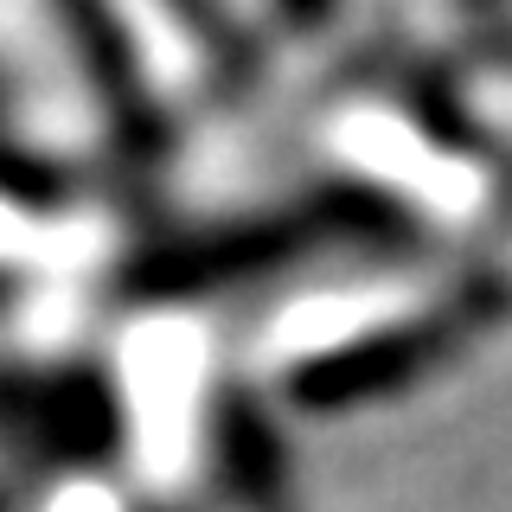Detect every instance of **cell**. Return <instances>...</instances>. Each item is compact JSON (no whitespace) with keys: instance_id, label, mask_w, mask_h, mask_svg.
<instances>
[{"instance_id":"cell-1","label":"cell","mask_w":512,"mask_h":512,"mask_svg":"<svg viewBox=\"0 0 512 512\" xmlns=\"http://www.w3.org/2000/svg\"><path fill=\"white\" fill-rule=\"evenodd\" d=\"M327 205L308 218H269V224H244V231L231 237H212V244L186 250L180 263V282H218V276H237V269H263V263H282V256H295L301 237L327 231Z\"/></svg>"},{"instance_id":"cell-2","label":"cell","mask_w":512,"mask_h":512,"mask_svg":"<svg viewBox=\"0 0 512 512\" xmlns=\"http://www.w3.org/2000/svg\"><path fill=\"white\" fill-rule=\"evenodd\" d=\"M173 13L205 39V52L218 58V84L224 90H237V84H250V77H263V58H256V45L244 39V26L231 20V13L218 7V0H173Z\"/></svg>"},{"instance_id":"cell-3","label":"cell","mask_w":512,"mask_h":512,"mask_svg":"<svg viewBox=\"0 0 512 512\" xmlns=\"http://www.w3.org/2000/svg\"><path fill=\"white\" fill-rule=\"evenodd\" d=\"M282 13H288V20H295L301 32H320V26L333 20V13H340V0H282Z\"/></svg>"},{"instance_id":"cell-4","label":"cell","mask_w":512,"mask_h":512,"mask_svg":"<svg viewBox=\"0 0 512 512\" xmlns=\"http://www.w3.org/2000/svg\"><path fill=\"white\" fill-rule=\"evenodd\" d=\"M461 7H487V0H461Z\"/></svg>"}]
</instances>
